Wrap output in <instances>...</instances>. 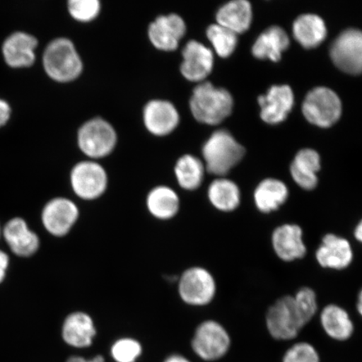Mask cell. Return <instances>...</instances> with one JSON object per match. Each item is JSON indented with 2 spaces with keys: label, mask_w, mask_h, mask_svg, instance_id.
<instances>
[{
  "label": "cell",
  "mask_w": 362,
  "mask_h": 362,
  "mask_svg": "<svg viewBox=\"0 0 362 362\" xmlns=\"http://www.w3.org/2000/svg\"><path fill=\"white\" fill-rule=\"evenodd\" d=\"M189 107L192 115L198 122L216 125L232 113L233 99L228 90L216 88L206 81L194 89Z\"/></svg>",
  "instance_id": "obj_1"
},
{
  "label": "cell",
  "mask_w": 362,
  "mask_h": 362,
  "mask_svg": "<svg viewBox=\"0 0 362 362\" xmlns=\"http://www.w3.org/2000/svg\"><path fill=\"white\" fill-rule=\"evenodd\" d=\"M43 66L49 78L59 83L74 81L83 69V61L75 45L64 37L52 40L45 47Z\"/></svg>",
  "instance_id": "obj_2"
},
{
  "label": "cell",
  "mask_w": 362,
  "mask_h": 362,
  "mask_svg": "<svg viewBox=\"0 0 362 362\" xmlns=\"http://www.w3.org/2000/svg\"><path fill=\"white\" fill-rule=\"evenodd\" d=\"M202 153L206 170L223 176L241 161L245 149L228 131L218 130L204 144Z\"/></svg>",
  "instance_id": "obj_3"
},
{
  "label": "cell",
  "mask_w": 362,
  "mask_h": 362,
  "mask_svg": "<svg viewBox=\"0 0 362 362\" xmlns=\"http://www.w3.org/2000/svg\"><path fill=\"white\" fill-rule=\"evenodd\" d=\"M117 141L115 129L101 117L86 122L78 134L81 151L93 160L110 156L115 148Z\"/></svg>",
  "instance_id": "obj_4"
},
{
  "label": "cell",
  "mask_w": 362,
  "mask_h": 362,
  "mask_svg": "<svg viewBox=\"0 0 362 362\" xmlns=\"http://www.w3.org/2000/svg\"><path fill=\"white\" fill-rule=\"evenodd\" d=\"M302 110L305 119L312 124L329 128L341 117L342 104L334 90L319 87L307 94Z\"/></svg>",
  "instance_id": "obj_5"
},
{
  "label": "cell",
  "mask_w": 362,
  "mask_h": 362,
  "mask_svg": "<svg viewBox=\"0 0 362 362\" xmlns=\"http://www.w3.org/2000/svg\"><path fill=\"white\" fill-rule=\"evenodd\" d=\"M72 191L81 200H97L106 192L108 176L105 169L94 160L79 162L72 168L70 175Z\"/></svg>",
  "instance_id": "obj_6"
},
{
  "label": "cell",
  "mask_w": 362,
  "mask_h": 362,
  "mask_svg": "<svg viewBox=\"0 0 362 362\" xmlns=\"http://www.w3.org/2000/svg\"><path fill=\"white\" fill-rule=\"evenodd\" d=\"M179 296L185 304L204 306L214 300L216 284L214 276L202 267H193L184 272L178 280Z\"/></svg>",
  "instance_id": "obj_7"
},
{
  "label": "cell",
  "mask_w": 362,
  "mask_h": 362,
  "mask_svg": "<svg viewBox=\"0 0 362 362\" xmlns=\"http://www.w3.org/2000/svg\"><path fill=\"white\" fill-rule=\"evenodd\" d=\"M266 324L271 336L281 341L297 337L305 327L297 313L291 296L280 298L269 308L266 316Z\"/></svg>",
  "instance_id": "obj_8"
},
{
  "label": "cell",
  "mask_w": 362,
  "mask_h": 362,
  "mask_svg": "<svg viewBox=\"0 0 362 362\" xmlns=\"http://www.w3.org/2000/svg\"><path fill=\"white\" fill-rule=\"evenodd\" d=\"M192 346L202 359L216 361L229 351L230 339L223 325L214 320H206L197 328Z\"/></svg>",
  "instance_id": "obj_9"
},
{
  "label": "cell",
  "mask_w": 362,
  "mask_h": 362,
  "mask_svg": "<svg viewBox=\"0 0 362 362\" xmlns=\"http://www.w3.org/2000/svg\"><path fill=\"white\" fill-rule=\"evenodd\" d=\"M78 205L71 199L56 197L47 202L42 211V223L49 234L56 238L67 236L79 219Z\"/></svg>",
  "instance_id": "obj_10"
},
{
  "label": "cell",
  "mask_w": 362,
  "mask_h": 362,
  "mask_svg": "<svg viewBox=\"0 0 362 362\" xmlns=\"http://www.w3.org/2000/svg\"><path fill=\"white\" fill-rule=\"evenodd\" d=\"M334 64L346 74L358 75L362 69V34L349 29L334 40L330 48Z\"/></svg>",
  "instance_id": "obj_11"
},
{
  "label": "cell",
  "mask_w": 362,
  "mask_h": 362,
  "mask_svg": "<svg viewBox=\"0 0 362 362\" xmlns=\"http://www.w3.org/2000/svg\"><path fill=\"white\" fill-rule=\"evenodd\" d=\"M187 33L182 18L176 13L160 16L148 26V35L153 47L164 52L178 48L179 42Z\"/></svg>",
  "instance_id": "obj_12"
},
{
  "label": "cell",
  "mask_w": 362,
  "mask_h": 362,
  "mask_svg": "<svg viewBox=\"0 0 362 362\" xmlns=\"http://www.w3.org/2000/svg\"><path fill=\"white\" fill-rule=\"evenodd\" d=\"M293 103V93L289 86H273L268 93L259 98L262 119L269 124L282 123L292 110Z\"/></svg>",
  "instance_id": "obj_13"
},
{
  "label": "cell",
  "mask_w": 362,
  "mask_h": 362,
  "mask_svg": "<svg viewBox=\"0 0 362 362\" xmlns=\"http://www.w3.org/2000/svg\"><path fill=\"white\" fill-rule=\"evenodd\" d=\"M144 125L149 133L156 136L168 135L176 129L180 122L177 110L169 101H149L144 108Z\"/></svg>",
  "instance_id": "obj_14"
},
{
  "label": "cell",
  "mask_w": 362,
  "mask_h": 362,
  "mask_svg": "<svg viewBox=\"0 0 362 362\" xmlns=\"http://www.w3.org/2000/svg\"><path fill=\"white\" fill-rule=\"evenodd\" d=\"M183 62L180 66L181 74L191 81H202L211 74L214 67V53L203 44L191 40L182 52Z\"/></svg>",
  "instance_id": "obj_15"
},
{
  "label": "cell",
  "mask_w": 362,
  "mask_h": 362,
  "mask_svg": "<svg viewBox=\"0 0 362 362\" xmlns=\"http://www.w3.org/2000/svg\"><path fill=\"white\" fill-rule=\"evenodd\" d=\"M2 235L13 253L18 257H29L35 255L40 247V239L21 217L8 221L2 230Z\"/></svg>",
  "instance_id": "obj_16"
},
{
  "label": "cell",
  "mask_w": 362,
  "mask_h": 362,
  "mask_svg": "<svg viewBox=\"0 0 362 362\" xmlns=\"http://www.w3.org/2000/svg\"><path fill=\"white\" fill-rule=\"evenodd\" d=\"M272 244L276 255L285 262L300 259L306 255L303 230L296 224H284L276 228L272 235Z\"/></svg>",
  "instance_id": "obj_17"
},
{
  "label": "cell",
  "mask_w": 362,
  "mask_h": 362,
  "mask_svg": "<svg viewBox=\"0 0 362 362\" xmlns=\"http://www.w3.org/2000/svg\"><path fill=\"white\" fill-rule=\"evenodd\" d=\"M316 259L323 268L345 269L353 259L351 243L337 235H325L316 252Z\"/></svg>",
  "instance_id": "obj_18"
},
{
  "label": "cell",
  "mask_w": 362,
  "mask_h": 362,
  "mask_svg": "<svg viewBox=\"0 0 362 362\" xmlns=\"http://www.w3.org/2000/svg\"><path fill=\"white\" fill-rule=\"evenodd\" d=\"M97 330L92 317L83 311H75L63 321L62 334L64 341L72 347L86 348L93 344Z\"/></svg>",
  "instance_id": "obj_19"
},
{
  "label": "cell",
  "mask_w": 362,
  "mask_h": 362,
  "mask_svg": "<svg viewBox=\"0 0 362 362\" xmlns=\"http://www.w3.org/2000/svg\"><path fill=\"white\" fill-rule=\"evenodd\" d=\"M38 40L25 33H13L4 42L2 52L7 64L13 68L28 67L35 61Z\"/></svg>",
  "instance_id": "obj_20"
},
{
  "label": "cell",
  "mask_w": 362,
  "mask_h": 362,
  "mask_svg": "<svg viewBox=\"0 0 362 362\" xmlns=\"http://www.w3.org/2000/svg\"><path fill=\"white\" fill-rule=\"evenodd\" d=\"M320 170V158L314 149L305 148L298 152L291 167L292 178L298 187L310 191L317 187V172Z\"/></svg>",
  "instance_id": "obj_21"
},
{
  "label": "cell",
  "mask_w": 362,
  "mask_h": 362,
  "mask_svg": "<svg viewBox=\"0 0 362 362\" xmlns=\"http://www.w3.org/2000/svg\"><path fill=\"white\" fill-rule=\"evenodd\" d=\"M180 206L178 194L166 185L153 187L147 194V210L148 214L157 220L173 219L178 214Z\"/></svg>",
  "instance_id": "obj_22"
},
{
  "label": "cell",
  "mask_w": 362,
  "mask_h": 362,
  "mask_svg": "<svg viewBox=\"0 0 362 362\" xmlns=\"http://www.w3.org/2000/svg\"><path fill=\"white\" fill-rule=\"evenodd\" d=\"M252 19L251 4L247 0H233L226 4L216 13L217 24L237 35L249 29Z\"/></svg>",
  "instance_id": "obj_23"
},
{
  "label": "cell",
  "mask_w": 362,
  "mask_h": 362,
  "mask_svg": "<svg viewBox=\"0 0 362 362\" xmlns=\"http://www.w3.org/2000/svg\"><path fill=\"white\" fill-rule=\"evenodd\" d=\"M289 39L286 33L279 26H272L262 33L253 45L252 52L257 59H269L279 62L282 53L288 49Z\"/></svg>",
  "instance_id": "obj_24"
},
{
  "label": "cell",
  "mask_w": 362,
  "mask_h": 362,
  "mask_svg": "<svg viewBox=\"0 0 362 362\" xmlns=\"http://www.w3.org/2000/svg\"><path fill=\"white\" fill-rule=\"evenodd\" d=\"M294 38L302 47L312 49L319 47L327 37V30L321 18L312 13L300 16L293 22Z\"/></svg>",
  "instance_id": "obj_25"
},
{
  "label": "cell",
  "mask_w": 362,
  "mask_h": 362,
  "mask_svg": "<svg viewBox=\"0 0 362 362\" xmlns=\"http://www.w3.org/2000/svg\"><path fill=\"white\" fill-rule=\"evenodd\" d=\"M288 197L286 185L276 179L262 180L255 192V205L262 214L277 211L286 202Z\"/></svg>",
  "instance_id": "obj_26"
},
{
  "label": "cell",
  "mask_w": 362,
  "mask_h": 362,
  "mask_svg": "<svg viewBox=\"0 0 362 362\" xmlns=\"http://www.w3.org/2000/svg\"><path fill=\"white\" fill-rule=\"evenodd\" d=\"M321 325L330 338L344 341L351 338L354 332V325L349 314L336 305H329L324 308L320 315Z\"/></svg>",
  "instance_id": "obj_27"
},
{
  "label": "cell",
  "mask_w": 362,
  "mask_h": 362,
  "mask_svg": "<svg viewBox=\"0 0 362 362\" xmlns=\"http://www.w3.org/2000/svg\"><path fill=\"white\" fill-rule=\"evenodd\" d=\"M208 198L216 209L224 212L233 211L241 202V192L233 180L216 179L208 189Z\"/></svg>",
  "instance_id": "obj_28"
},
{
  "label": "cell",
  "mask_w": 362,
  "mask_h": 362,
  "mask_svg": "<svg viewBox=\"0 0 362 362\" xmlns=\"http://www.w3.org/2000/svg\"><path fill=\"white\" fill-rule=\"evenodd\" d=\"M205 166L201 160L191 155L179 158L175 167L176 180L181 188L194 191L201 187Z\"/></svg>",
  "instance_id": "obj_29"
},
{
  "label": "cell",
  "mask_w": 362,
  "mask_h": 362,
  "mask_svg": "<svg viewBox=\"0 0 362 362\" xmlns=\"http://www.w3.org/2000/svg\"><path fill=\"white\" fill-rule=\"evenodd\" d=\"M209 39L216 49L217 55L221 57H228L235 51L238 44L237 34L218 24L211 25L206 31Z\"/></svg>",
  "instance_id": "obj_30"
},
{
  "label": "cell",
  "mask_w": 362,
  "mask_h": 362,
  "mask_svg": "<svg viewBox=\"0 0 362 362\" xmlns=\"http://www.w3.org/2000/svg\"><path fill=\"white\" fill-rule=\"evenodd\" d=\"M293 298L297 313L305 327L313 319L318 309L316 294L310 288H302Z\"/></svg>",
  "instance_id": "obj_31"
},
{
  "label": "cell",
  "mask_w": 362,
  "mask_h": 362,
  "mask_svg": "<svg viewBox=\"0 0 362 362\" xmlns=\"http://www.w3.org/2000/svg\"><path fill=\"white\" fill-rule=\"evenodd\" d=\"M111 354L117 362H135L142 354V346L134 339L122 338L113 344Z\"/></svg>",
  "instance_id": "obj_32"
},
{
  "label": "cell",
  "mask_w": 362,
  "mask_h": 362,
  "mask_svg": "<svg viewBox=\"0 0 362 362\" xmlns=\"http://www.w3.org/2000/svg\"><path fill=\"white\" fill-rule=\"evenodd\" d=\"M68 11L75 20L81 22L93 21L101 11V3L98 0H70Z\"/></svg>",
  "instance_id": "obj_33"
},
{
  "label": "cell",
  "mask_w": 362,
  "mask_h": 362,
  "mask_svg": "<svg viewBox=\"0 0 362 362\" xmlns=\"http://www.w3.org/2000/svg\"><path fill=\"white\" fill-rule=\"evenodd\" d=\"M283 362H320L318 352L310 343L300 342L289 348Z\"/></svg>",
  "instance_id": "obj_34"
},
{
  "label": "cell",
  "mask_w": 362,
  "mask_h": 362,
  "mask_svg": "<svg viewBox=\"0 0 362 362\" xmlns=\"http://www.w3.org/2000/svg\"><path fill=\"white\" fill-rule=\"evenodd\" d=\"M11 115V108L8 103L0 99V127L7 124Z\"/></svg>",
  "instance_id": "obj_35"
},
{
  "label": "cell",
  "mask_w": 362,
  "mask_h": 362,
  "mask_svg": "<svg viewBox=\"0 0 362 362\" xmlns=\"http://www.w3.org/2000/svg\"><path fill=\"white\" fill-rule=\"evenodd\" d=\"M8 264H10V257H8L6 252L0 250V284L6 277Z\"/></svg>",
  "instance_id": "obj_36"
},
{
  "label": "cell",
  "mask_w": 362,
  "mask_h": 362,
  "mask_svg": "<svg viewBox=\"0 0 362 362\" xmlns=\"http://www.w3.org/2000/svg\"><path fill=\"white\" fill-rule=\"evenodd\" d=\"M66 362H105L102 356H97L94 357L92 360L87 361L83 358V357L81 356H71L69 359L66 361Z\"/></svg>",
  "instance_id": "obj_37"
},
{
  "label": "cell",
  "mask_w": 362,
  "mask_h": 362,
  "mask_svg": "<svg viewBox=\"0 0 362 362\" xmlns=\"http://www.w3.org/2000/svg\"><path fill=\"white\" fill-rule=\"evenodd\" d=\"M165 362H191L183 356L172 355L167 358Z\"/></svg>",
  "instance_id": "obj_38"
},
{
  "label": "cell",
  "mask_w": 362,
  "mask_h": 362,
  "mask_svg": "<svg viewBox=\"0 0 362 362\" xmlns=\"http://www.w3.org/2000/svg\"><path fill=\"white\" fill-rule=\"evenodd\" d=\"M355 238L357 241L361 242L362 240V223H359L358 225L356 226L355 229Z\"/></svg>",
  "instance_id": "obj_39"
},
{
  "label": "cell",
  "mask_w": 362,
  "mask_h": 362,
  "mask_svg": "<svg viewBox=\"0 0 362 362\" xmlns=\"http://www.w3.org/2000/svg\"><path fill=\"white\" fill-rule=\"evenodd\" d=\"M357 310H358L359 313H362V294L360 293L358 297V304H357Z\"/></svg>",
  "instance_id": "obj_40"
},
{
  "label": "cell",
  "mask_w": 362,
  "mask_h": 362,
  "mask_svg": "<svg viewBox=\"0 0 362 362\" xmlns=\"http://www.w3.org/2000/svg\"><path fill=\"white\" fill-rule=\"evenodd\" d=\"M1 234H2V229H1V228H0V236H1Z\"/></svg>",
  "instance_id": "obj_41"
}]
</instances>
